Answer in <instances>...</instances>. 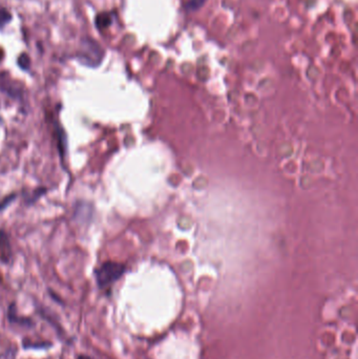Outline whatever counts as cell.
Returning a JSON list of instances; mask_svg holds the SVG:
<instances>
[{"label": "cell", "mask_w": 358, "mask_h": 359, "mask_svg": "<svg viewBox=\"0 0 358 359\" xmlns=\"http://www.w3.org/2000/svg\"><path fill=\"white\" fill-rule=\"evenodd\" d=\"M12 258V248L10 239L2 229H0V259L8 263Z\"/></svg>", "instance_id": "277c9868"}, {"label": "cell", "mask_w": 358, "mask_h": 359, "mask_svg": "<svg viewBox=\"0 0 358 359\" xmlns=\"http://www.w3.org/2000/svg\"><path fill=\"white\" fill-rule=\"evenodd\" d=\"M104 57L103 47L93 38L85 37L81 40L77 59L80 63L89 67H97Z\"/></svg>", "instance_id": "6da1fadb"}, {"label": "cell", "mask_w": 358, "mask_h": 359, "mask_svg": "<svg viewBox=\"0 0 358 359\" xmlns=\"http://www.w3.org/2000/svg\"><path fill=\"white\" fill-rule=\"evenodd\" d=\"M78 359H92V358H89L88 356H85V355H81L78 357Z\"/></svg>", "instance_id": "7c38bea8"}, {"label": "cell", "mask_w": 358, "mask_h": 359, "mask_svg": "<svg viewBox=\"0 0 358 359\" xmlns=\"http://www.w3.org/2000/svg\"><path fill=\"white\" fill-rule=\"evenodd\" d=\"M206 1H207V0H188L187 3H186V8L189 11H197L198 9L201 8Z\"/></svg>", "instance_id": "9c48e42d"}, {"label": "cell", "mask_w": 358, "mask_h": 359, "mask_svg": "<svg viewBox=\"0 0 358 359\" xmlns=\"http://www.w3.org/2000/svg\"><path fill=\"white\" fill-rule=\"evenodd\" d=\"M17 63L20 66V68H22V70L24 71H27V70H30V67H31V58L29 55L23 53L18 57Z\"/></svg>", "instance_id": "52a82bcc"}, {"label": "cell", "mask_w": 358, "mask_h": 359, "mask_svg": "<svg viewBox=\"0 0 358 359\" xmlns=\"http://www.w3.org/2000/svg\"><path fill=\"white\" fill-rule=\"evenodd\" d=\"M12 20V14L4 8H0V29H2Z\"/></svg>", "instance_id": "ba28073f"}, {"label": "cell", "mask_w": 358, "mask_h": 359, "mask_svg": "<svg viewBox=\"0 0 358 359\" xmlns=\"http://www.w3.org/2000/svg\"><path fill=\"white\" fill-rule=\"evenodd\" d=\"M125 272V266L116 261H105L95 270L96 281L100 288H105L118 280Z\"/></svg>", "instance_id": "7a4b0ae2"}, {"label": "cell", "mask_w": 358, "mask_h": 359, "mask_svg": "<svg viewBox=\"0 0 358 359\" xmlns=\"http://www.w3.org/2000/svg\"><path fill=\"white\" fill-rule=\"evenodd\" d=\"M0 92L8 95L13 99H21L23 86L20 82L14 80L8 72L0 73Z\"/></svg>", "instance_id": "3957f363"}, {"label": "cell", "mask_w": 358, "mask_h": 359, "mask_svg": "<svg viewBox=\"0 0 358 359\" xmlns=\"http://www.w3.org/2000/svg\"><path fill=\"white\" fill-rule=\"evenodd\" d=\"M15 198H16V196H15V195H11V196H9V197H6V198L3 199L2 202L0 203V211L3 210V209H5L6 207H8V206H9V205L14 201V199H15Z\"/></svg>", "instance_id": "30bf717a"}, {"label": "cell", "mask_w": 358, "mask_h": 359, "mask_svg": "<svg viewBox=\"0 0 358 359\" xmlns=\"http://www.w3.org/2000/svg\"><path fill=\"white\" fill-rule=\"evenodd\" d=\"M3 56H4L3 50H2V48H0V61H1L3 59Z\"/></svg>", "instance_id": "8fae6325"}, {"label": "cell", "mask_w": 358, "mask_h": 359, "mask_svg": "<svg viewBox=\"0 0 358 359\" xmlns=\"http://www.w3.org/2000/svg\"><path fill=\"white\" fill-rule=\"evenodd\" d=\"M113 22V15L112 13L103 12L98 14L95 18V25L99 31H103L107 29V27Z\"/></svg>", "instance_id": "8992f818"}, {"label": "cell", "mask_w": 358, "mask_h": 359, "mask_svg": "<svg viewBox=\"0 0 358 359\" xmlns=\"http://www.w3.org/2000/svg\"><path fill=\"white\" fill-rule=\"evenodd\" d=\"M55 129H56V134H55V136H56V139H57L59 153H60L62 160H63V158L65 156V151H66V143H67L66 135L64 133L63 128H62L59 124H56V125H55Z\"/></svg>", "instance_id": "5b68a950"}]
</instances>
